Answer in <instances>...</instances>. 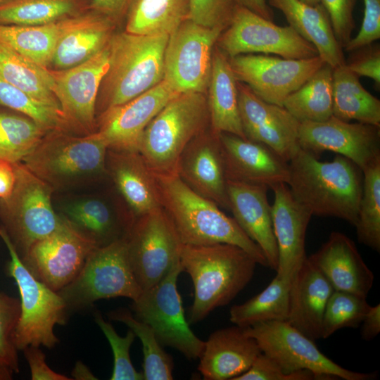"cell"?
<instances>
[{
    "label": "cell",
    "mask_w": 380,
    "mask_h": 380,
    "mask_svg": "<svg viewBox=\"0 0 380 380\" xmlns=\"http://www.w3.org/2000/svg\"><path fill=\"white\" fill-rule=\"evenodd\" d=\"M153 177L160 205L182 244L234 245L258 264L269 267L262 249L215 203L193 191L177 175H153Z\"/></svg>",
    "instance_id": "1"
},
{
    "label": "cell",
    "mask_w": 380,
    "mask_h": 380,
    "mask_svg": "<svg viewBox=\"0 0 380 380\" xmlns=\"http://www.w3.org/2000/svg\"><path fill=\"white\" fill-rule=\"evenodd\" d=\"M289 169L287 185L312 215L334 217L355 225L363 174L355 163L338 154L322 162L300 148L289 161Z\"/></svg>",
    "instance_id": "2"
},
{
    "label": "cell",
    "mask_w": 380,
    "mask_h": 380,
    "mask_svg": "<svg viewBox=\"0 0 380 380\" xmlns=\"http://www.w3.org/2000/svg\"><path fill=\"white\" fill-rule=\"evenodd\" d=\"M179 259L182 272L189 275L194 286L189 324L230 303L252 279L258 264L244 250L227 243L182 244Z\"/></svg>",
    "instance_id": "3"
},
{
    "label": "cell",
    "mask_w": 380,
    "mask_h": 380,
    "mask_svg": "<svg viewBox=\"0 0 380 380\" xmlns=\"http://www.w3.org/2000/svg\"><path fill=\"white\" fill-rule=\"evenodd\" d=\"M169 34L114 32L108 42V68L96 101L100 113L125 103L164 79V56Z\"/></svg>",
    "instance_id": "4"
},
{
    "label": "cell",
    "mask_w": 380,
    "mask_h": 380,
    "mask_svg": "<svg viewBox=\"0 0 380 380\" xmlns=\"http://www.w3.org/2000/svg\"><path fill=\"white\" fill-rule=\"evenodd\" d=\"M210 127L205 94H179L152 119L144 130L139 153L153 175H177L186 145Z\"/></svg>",
    "instance_id": "5"
},
{
    "label": "cell",
    "mask_w": 380,
    "mask_h": 380,
    "mask_svg": "<svg viewBox=\"0 0 380 380\" xmlns=\"http://www.w3.org/2000/svg\"><path fill=\"white\" fill-rule=\"evenodd\" d=\"M13 166L15 184L10 195L0 198V219L3 229L23 260L35 242L56 229L62 217L53 208L49 184L22 162Z\"/></svg>",
    "instance_id": "6"
},
{
    "label": "cell",
    "mask_w": 380,
    "mask_h": 380,
    "mask_svg": "<svg viewBox=\"0 0 380 380\" xmlns=\"http://www.w3.org/2000/svg\"><path fill=\"white\" fill-rule=\"evenodd\" d=\"M0 236L11 260L7 271L17 285L20 296V314L14 332L16 348L44 346L51 348L59 340L54 334L56 324H64L68 309L61 296L38 280L20 259L8 235L0 227Z\"/></svg>",
    "instance_id": "7"
},
{
    "label": "cell",
    "mask_w": 380,
    "mask_h": 380,
    "mask_svg": "<svg viewBox=\"0 0 380 380\" xmlns=\"http://www.w3.org/2000/svg\"><path fill=\"white\" fill-rule=\"evenodd\" d=\"M108 144L96 131L72 136L63 131L47 132L23 163L48 184H61L107 172Z\"/></svg>",
    "instance_id": "8"
},
{
    "label": "cell",
    "mask_w": 380,
    "mask_h": 380,
    "mask_svg": "<svg viewBox=\"0 0 380 380\" xmlns=\"http://www.w3.org/2000/svg\"><path fill=\"white\" fill-rule=\"evenodd\" d=\"M68 311L116 297L137 300L143 291L132 270L125 237L94 249L75 278L57 291Z\"/></svg>",
    "instance_id": "9"
},
{
    "label": "cell",
    "mask_w": 380,
    "mask_h": 380,
    "mask_svg": "<svg viewBox=\"0 0 380 380\" xmlns=\"http://www.w3.org/2000/svg\"><path fill=\"white\" fill-rule=\"evenodd\" d=\"M182 272L179 258L158 283L133 300L132 308L137 319L153 329L163 346L172 347L193 360L200 357L205 341L194 333L186 319L177 290Z\"/></svg>",
    "instance_id": "10"
},
{
    "label": "cell",
    "mask_w": 380,
    "mask_h": 380,
    "mask_svg": "<svg viewBox=\"0 0 380 380\" xmlns=\"http://www.w3.org/2000/svg\"><path fill=\"white\" fill-rule=\"evenodd\" d=\"M264 354L289 373L307 369L322 379L370 380L374 374L348 370L323 354L312 341L286 321H272L243 328Z\"/></svg>",
    "instance_id": "11"
},
{
    "label": "cell",
    "mask_w": 380,
    "mask_h": 380,
    "mask_svg": "<svg viewBox=\"0 0 380 380\" xmlns=\"http://www.w3.org/2000/svg\"><path fill=\"white\" fill-rule=\"evenodd\" d=\"M216 46L228 58L254 53H272L290 59L318 56L315 46L289 25H277L239 6H236L230 24L220 34Z\"/></svg>",
    "instance_id": "12"
},
{
    "label": "cell",
    "mask_w": 380,
    "mask_h": 380,
    "mask_svg": "<svg viewBox=\"0 0 380 380\" xmlns=\"http://www.w3.org/2000/svg\"><path fill=\"white\" fill-rule=\"evenodd\" d=\"M222 31L187 19L169 34L163 80L174 91L206 93L213 50Z\"/></svg>",
    "instance_id": "13"
},
{
    "label": "cell",
    "mask_w": 380,
    "mask_h": 380,
    "mask_svg": "<svg viewBox=\"0 0 380 380\" xmlns=\"http://www.w3.org/2000/svg\"><path fill=\"white\" fill-rule=\"evenodd\" d=\"M125 241L132 270L143 291L165 276L179 258L182 245L161 207L136 217Z\"/></svg>",
    "instance_id": "14"
},
{
    "label": "cell",
    "mask_w": 380,
    "mask_h": 380,
    "mask_svg": "<svg viewBox=\"0 0 380 380\" xmlns=\"http://www.w3.org/2000/svg\"><path fill=\"white\" fill-rule=\"evenodd\" d=\"M98 248L66 217L51 234L35 242L22 260L30 272L55 291L71 282Z\"/></svg>",
    "instance_id": "15"
},
{
    "label": "cell",
    "mask_w": 380,
    "mask_h": 380,
    "mask_svg": "<svg viewBox=\"0 0 380 380\" xmlns=\"http://www.w3.org/2000/svg\"><path fill=\"white\" fill-rule=\"evenodd\" d=\"M109 62L108 44L94 56L71 68H49L52 91L68 129L84 134L96 131L95 117L99 89Z\"/></svg>",
    "instance_id": "16"
},
{
    "label": "cell",
    "mask_w": 380,
    "mask_h": 380,
    "mask_svg": "<svg viewBox=\"0 0 380 380\" xmlns=\"http://www.w3.org/2000/svg\"><path fill=\"white\" fill-rule=\"evenodd\" d=\"M236 79L263 101L283 106L284 100L325 64L319 56L290 59L262 54L229 58Z\"/></svg>",
    "instance_id": "17"
},
{
    "label": "cell",
    "mask_w": 380,
    "mask_h": 380,
    "mask_svg": "<svg viewBox=\"0 0 380 380\" xmlns=\"http://www.w3.org/2000/svg\"><path fill=\"white\" fill-rule=\"evenodd\" d=\"M380 127L350 123L334 115L321 122L300 123V148L317 156L324 151L341 155L362 171L380 160Z\"/></svg>",
    "instance_id": "18"
},
{
    "label": "cell",
    "mask_w": 380,
    "mask_h": 380,
    "mask_svg": "<svg viewBox=\"0 0 380 380\" xmlns=\"http://www.w3.org/2000/svg\"><path fill=\"white\" fill-rule=\"evenodd\" d=\"M178 94L163 80L132 100L101 113L96 120V131L106 139L108 149L139 152L149 122Z\"/></svg>",
    "instance_id": "19"
},
{
    "label": "cell",
    "mask_w": 380,
    "mask_h": 380,
    "mask_svg": "<svg viewBox=\"0 0 380 380\" xmlns=\"http://www.w3.org/2000/svg\"><path fill=\"white\" fill-rule=\"evenodd\" d=\"M237 88L246 138L268 146L289 163L300 148V122L284 106L263 101L238 80Z\"/></svg>",
    "instance_id": "20"
},
{
    "label": "cell",
    "mask_w": 380,
    "mask_h": 380,
    "mask_svg": "<svg viewBox=\"0 0 380 380\" xmlns=\"http://www.w3.org/2000/svg\"><path fill=\"white\" fill-rule=\"evenodd\" d=\"M219 140L227 180L268 188L287 184L289 163L268 146L225 132Z\"/></svg>",
    "instance_id": "21"
},
{
    "label": "cell",
    "mask_w": 380,
    "mask_h": 380,
    "mask_svg": "<svg viewBox=\"0 0 380 380\" xmlns=\"http://www.w3.org/2000/svg\"><path fill=\"white\" fill-rule=\"evenodd\" d=\"M177 175L193 191L229 210L219 134L210 127L186 145L178 161Z\"/></svg>",
    "instance_id": "22"
},
{
    "label": "cell",
    "mask_w": 380,
    "mask_h": 380,
    "mask_svg": "<svg viewBox=\"0 0 380 380\" xmlns=\"http://www.w3.org/2000/svg\"><path fill=\"white\" fill-rule=\"evenodd\" d=\"M271 189L274 192L272 220L279 252L276 272L292 278L307 257L305 234L312 215L295 199L287 184L279 183Z\"/></svg>",
    "instance_id": "23"
},
{
    "label": "cell",
    "mask_w": 380,
    "mask_h": 380,
    "mask_svg": "<svg viewBox=\"0 0 380 380\" xmlns=\"http://www.w3.org/2000/svg\"><path fill=\"white\" fill-rule=\"evenodd\" d=\"M117 25L91 8L60 20L51 69H66L88 60L108 44Z\"/></svg>",
    "instance_id": "24"
},
{
    "label": "cell",
    "mask_w": 380,
    "mask_h": 380,
    "mask_svg": "<svg viewBox=\"0 0 380 380\" xmlns=\"http://www.w3.org/2000/svg\"><path fill=\"white\" fill-rule=\"evenodd\" d=\"M265 186L227 180L229 210L240 227L263 251L269 267L277 270L279 252L271 205Z\"/></svg>",
    "instance_id": "25"
},
{
    "label": "cell",
    "mask_w": 380,
    "mask_h": 380,
    "mask_svg": "<svg viewBox=\"0 0 380 380\" xmlns=\"http://www.w3.org/2000/svg\"><path fill=\"white\" fill-rule=\"evenodd\" d=\"M334 291L367 298L374 274L364 262L354 241L339 232L330 234L321 248L308 257Z\"/></svg>",
    "instance_id": "26"
},
{
    "label": "cell",
    "mask_w": 380,
    "mask_h": 380,
    "mask_svg": "<svg viewBox=\"0 0 380 380\" xmlns=\"http://www.w3.org/2000/svg\"><path fill=\"white\" fill-rule=\"evenodd\" d=\"M334 288L308 257L294 273L286 322L313 341L322 338L327 303Z\"/></svg>",
    "instance_id": "27"
},
{
    "label": "cell",
    "mask_w": 380,
    "mask_h": 380,
    "mask_svg": "<svg viewBox=\"0 0 380 380\" xmlns=\"http://www.w3.org/2000/svg\"><path fill=\"white\" fill-rule=\"evenodd\" d=\"M262 353L258 343L235 325L213 332L204 343L198 369L205 380H233Z\"/></svg>",
    "instance_id": "28"
},
{
    "label": "cell",
    "mask_w": 380,
    "mask_h": 380,
    "mask_svg": "<svg viewBox=\"0 0 380 380\" xmlns=\"http://www.w3.org/2000/svg\"><path fill=\"white\" fill-rule=\"evenodd\" d=\"M106 168L135 218L160 208L153 175L139 152L108 149Z\"/></svg>",
    "instance_id": "29"
},
{
    "label": "cell",
    "mask_w": 380,
    "mask_h": 380,
    "mask_svg": "<svg viewBox=\"0 0 380 380\" xmlns=\"http://www.w3.org/2000/svg\"><path fill=\"white\" fill-rule=\"evenodd\" d=\"M280 11L289 25L315 46L318 56L333 68L346 64L343 49L334 34L329 16L320 4L312 6L300 0H267Z\"/></svg>",
    "instance_id": "30"
},
{
    "label": "cell",
    "mask_w": 380,
    "mask_h": 380,
    "mask_svg": "<svg viewBox=\"0 0 380 380\" xmlns=\"http://www.w3.org/2000/svg\"><path fill=\"white\" fill-rule=\"evenodd\" d=\"M210 127L215 133H229L246 139L240 117L237 80L229 58L215 45L207 89Z\"/></svg>",
    "instance_id": "31"
},
{
    "label": "cell",
    "mask_w": 380,
    "mask_h": 380,
    "mask_svg": "<svg viewBox=\"0 0 380 380\" xmlns=\"http://www.w3.org/2000/svg\"><path fill=\"white\" fill-rule=\"evenodd\" d=\"M333 115L380 127L379 99L363 87L360 77L346 64L333 70Z\"/></svg>",
    "instance_id": "32"
},
{
    "label": "cell",
    "mask_w": 380,
    "mask_h": 380,
    "mask_svg": "<svg viewBox=\"0 0 380 380\" xmlns=\"http://www.w3.org/2000/svg\"><path fill=\"white\" fill-rule=\"evenodd\" d=\"M189 18V0H131L126 17L127 32L170 34Z\"/></svg>",
    "instance_id": "33"
},
{
    "label": "cell",
    "mask_w": 380,
    "mask_h": 380,
    "mask_svg": "<svg viewBox=\"0 0 380 380\" xmlns=\"http://www.w3.org/2000/svg\"><path fill=\"white\" fill-rule=\"evenodd\" d=\"M66 215L98 247L125 238L134 220L120 219L106 202L99 199L76 202L66 209Z\"/></svg>",
    "instance_id": "34"
},
{
    "label": "cell",
    "mask_w": 380,
    "mask_h": 380,
    "mask_svg": "<svg viewBox=\"0 0 380 380\" xmlns=\"http://www.w3.org/2000/svg\"><path fill=\"white\" fill-rule=\"evenodd\" d=\"M333 70L325 63L284 100L283 106L300 123L333 115Z\"/></svg>",
    "instance_id": "35"
},
{
    "label": "cell",
    "mask_w": 380,
    "mask_h": 380,
    "mask_svg": "<svg viewBox=\"0 0 380 380\" xmlns=\"http://www.w3.org/2000/svg\"><path fill=\"white\" fill-rule=\"evenodd\" d=\"M291 279L276 274L260 293L231 308L230 321L241 328L266 322L286 321Z\"/></svg>",
    "instance_id": "36"
},
{
    "label": "cell",
    "mask_w": 380,
    "mask_h": 380,
    "mask_svg": "<svg viewBox=\"0 0 380 380\" xmlns=\"http://www.w3.org/2000/svg\"><path fill=\"white\" fill-rule=\"evenodd\" d=\"M0 77L32 97L61 110L49 68L42 67L0 42Z\"/></svg>",
    "instance_id": "37"
},
{
    "label": "cell",
    "mask_w": 380,
    "mask_h": 380,
    "mask_svg": "<svg viewBox=\"0 0 380 380\" xmlns=\"http://www.w3.org/2000/svg\"><path fill=\"white\" fill-rule=\"evenodd\" d=\"M90 8V0H6L0 4V23L41 25Z\"/></svg>",
    "instance_id": "38"
},
{
    "label": "cell",
    "mask_w": 380,
    "mask_h": 380,
    "mask_svg": "<svg viewBox=\"0 0 380 380\" xmlns=\"http://www.w3.org/2000/svg\"><path fill=\"white\" fill-rule=\"evenodd\" d=\"M60 34V21L41 25L0 23V42L44 68H50Z\"/></svg>",
    "instance_id": "39"
},
{
    "label": "cell",
    "mask_w": 380,
    "mask_h": 380,
    "mask_svg": "<svg viewBox=\"0 0 380 380\" xmlns=\"http://www.w3.org/2000/svg\"><path fill=\"white\" fill-rule=\"evenodd\" d=\"M0 109V161L22 162L48 132L28 117Z\"/></svg>",
    "instance_id": "40"
},
{
    "label": "cell",
    "mask_w": 380,
    "mask_h": 380,
    "mask_svg": "<svg viewBox=\"0 0 380 380\" xmlns=\"http://www.w3.org/2000/svg\"><path fill=\"white\" fill-rule=\"evenodd\" d=\"M110 319L124 323L138 336L144 354L143 376L146 380H171L174 367L172 357L163 348L153 329L137 319L127 309L120 308L109 312Z\"/></svg>",
    "instance_id": "41"
},
{
    "label": "cell",
    "mask_w": 380,
    "mask_h": 380,
    "mask_svg": "<svg viewBox=\"0 0 380 380\" xmlns=\"http://www.w3.org/2000/svg\"><path fill=\"white\" fill-rule=\"evenodd\" d=\"M362 192L355 225L360 243L380 251V160L362 171Z\"/></svg>",
    "instance_id": "42"
},
{
    "label": "cell",
    "mask_w": 380,
    "mask_h": 380,
    "mask_svg": "<svg viewBox=\"0 0 380 380\" xmlns=\"http://www.w3.org/2000/svg\"><path fill=\"white\" fill-rule=\"evenodd\" d=\"M0 106L28 117L48 132L69 130L60 109L36 99L1 77Z\"/></svg>",
    "instance_id": "43"
},
{
    "label": "cell",
    "mask_w": 380,
    "mask_h": 380,
    "mask_svg": "<svg viewBox=\"0 0 380 380\" xmlns=\"http://www.w3.org/2000/svg\"><path fill=\"white\" fill-rule=\"evenodd\" d=\"M370 306L366 298L348 292L334 291L325 307L322 338H327L343 328L357 327Z\"/></svg>",
    "instance_id": "44"
},
{
    "label": "cell",
    "mask_w": 380,
    "mask_h": 380,
    "mask_svg": "<svg viewBox=\"0 0 380 380\" xmlns=\"http://www.w3.org/2000/svg\"><path fill=\"white\" fill-rule=\"evenodd\" d=\"M94 320L108 339L113 353V369L111 380H142V372H137L134 367L129 349L136 337L135 334L129 329L125 336H120L113 325L103 319L101 314L96 311Z\"/></svg>",
    "instance_id": "45"
},
{
    "label": "cell",
    "mask_w": 380,
    "mask_h": 380,
    "mask_svg": "<svg viewBox=\"0 0 380 380\" xmlns=\"http://www.w3.org/2000/svg\"><path fill=\"white\" fill-rule=\"evenodd\" d=\"M20 314V301L0 292V361L13 373L19 372L14 332Z\"/></svg>",
    "instance_id": "46"
},
{
    "label": "cell",
    "mask_w": 380,
    "mask_h": 380,
    "mask_svg": "<svg viewBox=\"0 0 380 380\" xmlns=\"http://www.w3.org/2000/svg\"><path fill=\"white\" fill-rule=\"evenodd\" d=\"M236 6L233 0H189V19L205 27L224 30Z\"/></svg>",
    "instance_id": "47"
},
{
    "label": "cell",
    "mask_w": 380,
    "mask_h": 380,
    "mask_svg": "<svg viewBox=\"0 0 380 380\" xmlns=\"http://www.w3.org/2000/svg\"><path fill=\"white\" fill-rule=\"evenodd\" d=\"M322 379L314 372L302 369L289 373L261 353L249 369L233 380H312Z\"/></svg>",
    "instance_id": "48"
},
{
    "label": "cell",
    "mask_w": 380,
    "mask_h": 380,
    "mask_svg": "<svg viewBox=\"0 0 380 380\" xmlns=\"http://www.w3.org/2000/svg\"><path fill=\"white\" fill-rule=\"evenodd\" d=\"M327 11L339 44L343 47L352 38L355 23L353 11L356 0H320Z\"/></svg>",
    "instance_id": "49"
},
{
    "label": "cell",
    "mask_w": 380,
    "mask_h": 380,
    "mask_svg": "<svg viewBox=\"0 0 380 380\" xmlns=\"http://www.w3.org/2000/svg\"><path fill=\"white\" fill-rule=\"evenodd\" d=\"M365 10L360 31L343 47L352 52L373 44L380 38V0H363Z\"/></svg>",
    "instance_id": "50"
},
{
    "label": "cell",
    "mask_w": 380,
    "mask_h": 380,
    "mask_svg": "<svg viewBox=\"0 0 380 380\" xmlns=\"http://www.w3.org/2000/svg\"><path fill=\"white\" fill-rule=\"evenodd\" d=\"M346 67L359 77L372 79L378 87L380 84V47L372 44L352 51Z\"/></svg>",
    "instance_id": "51"
},
{
    "label": "cell",
    "mask_w": 380,
    "mask_h": 380,
    "mask_svg": "<svg viewBox=\"0 0 380 380\" xmlns=\"http://www.w3.org/2000/svg\"><path fill=\"white\" fill-rule=\"evenodd\" d=\"M29 364L32 380H71L52 370L46 363L44 353L37 346H30L23 350Z\"/></svg>",
    "instance_id": "52"
},
{
    "label": "cell",
    "mask_w": 380,
    "mask_h": 380,
    "mask_svg": "<svg viewBox=\"0 0 380 380\" xmlns=\"http://www.w3.org/2000/svg\"><path fill=\"white\" fill-rule=\"evenodd\" d=\"M131 0H90V8L109 18L117 25L125 20Z\"/></svg>",
    "instance_id": "53"
},
{
    "label": "cell",
    "mask_w": 380,
    "mask_h": 380,
    "mask_svg": "<svg viewBox=\"0 0 380 380\" xmlns=\"http://www.w3.org/2000/svg\"><path fill=\"white\" fill-rule=\"evenodd\" d=\"M361 336L365 341H371L380 332V305L370 306L362 322Z\"/></svg>",
    "instance_id": "54"
},
{
    "label": "cell",
    "mask_w": 380,
    "mask_h": 380,
    "mask_svg": "<svg viewBox=\"0 0 380 380\" xmlns=\"http://www.w3.org/2000/svg\"><path fill=\"white\" fill-rule=\"evenodd\" d=\"M15 184V172L13 164L0 161V198L8 197Z\"/></svg>",
    "instance_id": "55"
},
{
    "label": "cell",
    "mask_w": 380,
    "mask_h": 380,
    "mask_svg": "<svg viewBox=\"0 0 380 380\" xmlns=\"http://www.w3.org/2000/svg\"><path fill=\"white\" fill-rule=\"evenodd\" d=\"M239 6L246 8L262 18L273 21L274 12L267 0H233Z\"/></svg>",
    "instance_id": "56"
},
{
    "label": "cell",
    "mask_w": 380,
    "mask_h": 380,
    "mask_svg": "<svg viewBox=\"0 0 380 380\" xmlns=\"http://www.w3.org/2000/svg\"><path fill=\"white\" fill-rule=\"evenodd\" d=\"M72 376L75 379H97L89 368L81 362L76 363Z\"/></svg>",
    "instance_id": "57"
},
{
    "label": "cell",
    "mask_w": 380,
    "mask_h": 380,
    "mask_svg": "<svg viewBox=\"0 0 380 380\" xmlns=\"http://www.w3.org/2000/svg\"><path fill=\"white\" fill-rule=\"evenodd\" d=\"M13 372L0 361V380H9L12 379Z\"/></svg>",
    "instance_id": "58"
},
{
    "label": "cell",
    "mask_w": 380,
    "mask_h": 380,
    "mask_svg": "<svg viewBox=\"0 0 380 380\" xmlns=\"http://www.w3.org/2000/svg\"><path fill=\"white\" fill-rule=\"evenodd\" d=\"M300 1L312 6H315L320 4V0H300Z\"/></svg>",
    "instance_id": "59"
},
{
    "label": "cell",
    "mask_w": 380,
    "mask_h": 380,
    "mask_svg": "<svg viewBox=\"0 0 380 380\" xmlns=\"http://www.w3.org/2000/svg\"><path fill=\"white\" fill-rule=\"evenodd\" d=\"M5 1H6V0H0V4L4 2Z\"/></svg>",
    "instance_id": "60"
}]
</instances>
